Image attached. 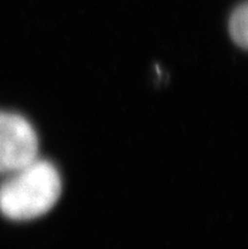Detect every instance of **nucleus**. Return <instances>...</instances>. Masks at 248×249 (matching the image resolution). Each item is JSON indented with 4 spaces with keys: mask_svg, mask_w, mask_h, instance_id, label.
I'll list each match as a JSON object with an SVG mask.
<instances>
[{
    "mask_svg": "<svg viewBox=\"0 0 248 249\" xmlns=\"http://www.w3.org/2000/svg\"><path fill=\"white\" fill-rule=\"evenodd\" d=\"M61 193L58 170L51 162L36 158L0 183V213L18 221L39 218L56 205Z\"/></svg>",
    "mask_w": 248,
    "mask_h": 249,
    "instance_id": "f257e3e1",
    "label": "nucleus"
},
{
    "mask_svg": "<svg viewBox=\"0 0 248 249\" xmlns=\"http://www.w3.org/2000/svg\"><path fill=\"white\" fill-rule=\"evenodd\" d=\"M38 158V137L22 115L0 111V174L10 175Z\"/></svg>",
    "mask_w": 248,
    "mask_h": 249,
    "instance_id": "f03ea898",
    "label": "nucleus"
},
{
    "mask_svg": "<svg viewBox=\"0 0 248 249\" xmlns=\"http://www.w3.org/2000/svg\"><path fill=\"white\" fill-rule=\"evenodd\" d=\"M229 35L234 43L241 48L248 44V6L243 3L233 10L229 19Z\"/></svg>",
    "mask_w": 248,
    "mask_h": 249,
    "instance_id": "7ed1b4c3",
    "label": "nucleus"
}]
</instances>
